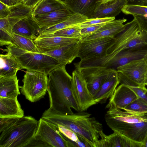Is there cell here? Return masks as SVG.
I'll list each match as a JSON object with an SVG mask.
<instances>
[{"instance_id":"cell-1","label":"cell","mask_w":147,"mask_h":147,"mask_svg":"<svg viewBox=\"0 0 147 147\" xmlns=\"http://www.w3.org/2000/svg\"><path fill=\"white\" fill-rule=\"evenodd\" d=\"M41 118L55 125L69 129L90 147H98L100 133L103 130L102 125L90 114L79 111L71 114H60L49 108L43 112Z\"/></svg>"},{"instance_id":"cell-2","label":"cell","mask_w":147,"mask_h":147,"mask_svg":"<svg viewBox=\"0 0 147 147\" xmlns=\"http://www.w3.org/2000/svg\"><path fill=\"white\" fill-rule=\"evenodd\" d=\"M65 65H61L49 74L47 92L49 108L60 114H71L73 109L80 111L72 89V76L67 72Z\"/></svg>"},{"instance_id":"cell-3","label":"cell","mask_w":147,"mask_h":147,"mask_svg":"<svg viewBox=\"0 0 147 147\" xmlns=\"http://www.w3.org/2000/svg\"><path fill=\"white\" fill-rule=\"evenodd\" d=\"M125 24L123 29L115 36L113 45L108 49L107 55L102 57L84 60L83 67H105L118 54L124 50L147 44V33L140 26L136 16Z\"/></svg>"},{"instance_id":"cell-4","label":"cell","mask_w":147,"mask_h":147,"mask_svg":"<svg viewBox=\"0 0 147 147\" xmlns=\"http://www.w3.org/2000/svg\"><path fill=\"white\" fill-rule=\"evenodd\" d=\"M38 123L31 116L19 118L0 133V147H27L34 137Z\"/></svg>"},{"instance_id":"cell-5","label":"cell","mask_w":147,"mask_h":147,"mask_svg":"<svg viewBox=\"0 0 147 147\" xmlns=\"http://www.w3.org/2000/svg\"><path fill=\"white\" fill-rule=\"evenodd\" d=\"M6 48L5 51L14 56L21 69L39 72L47 75L61 65L56 59L45 53L28 51L11 44Z\"/></svg>"},{"instance_id":"cell-6","label":"cell","mask_w":147,"mask_h":147,"mask_svg":"<svg viewBox=\"0 0 147 147\" xmlns=\"http://www.w3.org/2000/svg\"><path fill=\"white\" fill-rule=\"evenodd\" d=\"M23 85L20 86L22 94L31 102L43 98L47 89V75L42 73L27 70L22 80Z\"/></svg>"},{"instance_id":"cell-7","label":"cell","mask_w":147,"mask_h":147,"mask_svg":"<svg viewBox=\"0 0 147 147\" xmlns=\"http://www.w3.org/2000/svg\"><path fill=\"white\" fill-rule=\"evenodd\" d=\"M115 39V37H109L80 41L78 57L82 61L105 56Z\"/></svg>"},{"instance_id":"cell-8","label":"cell","mask_w":147,"mask_h":147,"mask_svg":"<svg viewBox=\"0 0 147 147\" xmlns=\"http://www.w3.org/2000/svg\"><path fill=\"white\" fill-rule=\"evenodd\" d=\"M34 138L43 142L47 147H69L68 142L56 125L41 117L38 121Z\"/></svg>"},{"instance_id":"cell-9","label":"cell","mask_w":147,"mask_h":147,"mask_svg":"<svg viewBox=\"0 0 147 147\" xmlns=\"http://www.w3.org/2000/svg\"><path fill=\"white\" fill-rule=\"evenodd\" d=\"M72 89L80 111H85L97 103L89 92L86 81L82 74L75 69L72 73Z\"/></svg>"},{"instance_id":"cell-10","label":"cell","mask_w":147,"mask_h":147,"mask_svg":"<svg viewBox=\"0 0 147 147\" xmlns=\"http://www.w3.org/2000/svg\"><path fill=\"white\" fill-rule=\"evenodd\" d=\"M82 76L88 89L94 97L109 73L113 69L105 67L95 66L76 67Z\"/></svg>"},{"instance_id":"cell-11","label":"cell","mask_w":147,"mask_h":147,"mask_svg":"<svg viewBox=\"0 0 147 147\" xmlns=\"http://www.w3.org/2000/svg\"><path fill=\"white\" fill-rule=\"evenodd\" d=\"M107 124L113 131L144 145L147 137V122L134 123H111Z\"/></svg>"},{"instance_id":"cell-12","label":"cell","mask_w":147,"mask_h":147,"mask_svg":"<svg viewBox=\"0 0 147 147\" xmlns=\"http://www.w3.org/2000/svg\"><path fill=\"white\" fill-rule=\"evenodd\" d=\"M105 118L107 124L111 123H134L147 122V112L120 109L116 107L109 108Z\"/></svg>"},{"instance_id":"cell-13","label":"cell","mask_w":147,"mask_h":147,"mask_svg":"<svg viewBox=\"0 0 147 147\" xmlns=\"http://www.w3.org/2000/svg\"><path fill=\"white\" fill-rule=\"evenodd\" d=\"M147 60V44L124 50L118 54L105 67L117 70V68L130 61Z\"/></svg>"},{"instance_id":"cell-14","label":"cell","mask_w":147,"mask_h":147,"mask_svg":"<svg viewBox=\"0 0 147 147\" xmlns=\"http://www.w3.org/2000/svg\"><path fill=\"white\" fill-rule=\"evenodd\" d=\"M11 13L6 17L0 19V30L9 35L15 25L22 19L32 15L33 8L23 3L10 6Z\"/></svg>"},{"instance_id":"cell-15","label":"cell","mask_w":147,"mask_h":147,"mask_svg":"<svg viewBox=\"0 0 147 147\" xmlns=\"http://www.w3.org/2000/svg\"><path fill=\"white\" fill-rule=\"evenodd\" d=\"M146 60L142 59L130 61L118 67L117 69L137 84L145 86Z\"/></svg>"},{"instance_id":"cell-16","label":"cell","mask_w":147,"mask_h":147,"mask_svg":"<svg viewBox=\"0 0 147 147\" xmlns=\"http://www.w3.org/2000/svg\"><path fill=\"white\" fill-rule=\"evenodd\" d=\"M135 92L127 86L120 84L117 87L110 98L106 108L116 107L119 109L125 108L138 98Z\"/></svg>"},{"instance_id":"cell-17","label":"cell","mask_w":147,"mask_h":147,"mask_svg":"<svg viewBox=\"0 0 147 147\" xmlns=\"http://www.w3.org/2000/svg\"><path fill=\"white\" fill-rule=\"evenodd\" d=\"M74 13L66 8L45 14L32 17L40 28V30H41L64 21Z\"/></svg>"},{"instance_id":"cell-18","label":"cell","mask_w":147,"mask_h":147,"mask_svg":"<svg viewBox=\"0 0 147 147\" xmlns=\"http://www.w3.org/2000/svg\"><path fill=\"white\" fill-rule=\"evenodd\" d=\"M33 41L39 53H44L66 45L78 42L80 40L63 37L51 36L42 38L37 36Z\"/></svg>"},{"instance_id":"cell-19","label":"cell","mask_w":147,"mask_h":147,"mask_svg":"<svg viewBox=\"0 0 147 147\" xmlns=\"http://www.w3.org/2000/svg\"><path fill=\"white\" fill-rule=\"evenodd\" d=\"M124 18L113 20L106 23L94 33L83 36L81 41H84L99 38L115 37L124 28L127 21Z\"/></svg>"},{"instance_id":"cell-20","label":"cell","mask_w":147,"mask_h":147,"mask_svg":"<svg viewBox=\"0 0 147 147\" xmlns=\"http://www.w3.org/2000/svg\"><path fill=\"white\" fill-rule=\"evenodd\" d=\"M119 84L118 72L113 69L109 73L98 91L93 97L94 99L97 103H105L113 95Z\"/></svg>"},{"instance_id":"cell-21","label":"cell","mask_w":147,"mask_h":147,"mask_svg":"<svg viewBox=\"0 0 147 147\" xmlns=\"http://www.w3.org/2000/svg\"><path fill=\"white\" fill-rule=\"evenodd\" d=\"M66 7L74 13H79L91 19L101 0H65Z\"/></svg>"},{"instance_id":"cell-22","label":"cell","mask_w":147,"mask_h":147,"mask_svg":"<svg viewBox=\"0 0 147 147\" xmlns=\"http://www.w3.org/2000/svg\"><path fill=\"white\" fill-rule=\"evenodd\" d=\"M80 41L44 53L56 59L61 65H66L71 63L76 58L78 57Z\"/></svg>"},{"instance_id":"cell-23","label":"cell","mask_w":147,"mask_h":147,"mask_svg":"<svg viewBox=\"0 0 147 147\" xmlns=\"http://www.w3.org/2000/svg\"><path fill=\"white\" fill-rule=\"evenodd\" d=\"M128 4V0H113L101 3L95 10L92 18L115 17Z\"/></svg>"},{"instance_id":"cell-24","label":"cell","mask_w":147,"mask_h":147,"mask_svg":"<svg viewBox=\"0 0 147 147\" xmlns=\"http://www.w3.org/2000/svg\"><path fill=\"white\" fill-rule=\"evenodd\" d=\"M40 30L32 15L17 22L13 27L12 32L34 40L37 37L36 33H39Z\"/></svg>"},{"instance_id":"cell-25","label":"cell","mask_w":147,"mask_h":147,"mask_svg":"<svg viewBox=\"0 0 147 147\" xmlns=\"http://www.w3.org/2000/svg\"><path fill=\"white\" fill-rule=\"evenodd\" d=\"M24 111L17 98L0 97V118H21Z\"/></svg>"},{"instance_id":"cell-26","label":"cell","mask_w":147,"mask_h":147,"mask_svg":"<svg viewBox=\"0 0 147 147\" xmlns=\"http://www.w3.org/2000/svg\"><path fill=\"white\" fill-rule=\"evenodd\" d=\"M0 78L14 76L21 69L20 65L13 55L9 52L0 55Z\"/></svg>"},{"instance_id":"cell-27","label":"cell","mask_w":147,"mask_h":147,"mask_svg":"<svg viewBox=\"0 0 147 147\" xmlns=\"http://www.w3.org/2000/svg\"><path fill=\"white\" fill-rule=\"evenodd\" d=\"M17 76L0 78V97L17 98L20 94Z\"/></svg>"},{"instance_id":"cell-28","label":"cell","mask_w":147,"mask_h":147,"mask_svg":"<svg viewBox=\"0 0 147 147\" xmlns=\"http://www.w3.org/2000/svg\"><path fill=\"white\" fill-rule=\"evenodd\" d=\"M88 18L79 13H75L64 21L46 29L40 30L38 37L51 34L69 27L77 25L85 21Z\"/></svg>"},{"instance_id":"cell-29","label":"cell","mask_w":147,"mask_h":147,"mask_svg":"<svg viewBox=\"0 0 147 147\" xmlns=\"http://www.w3.org/2000/svg\"><path fill=\"white\" fill-rule=\"evenodd\" d=\"M67 8L59 0H41L33 8L32 16L44 14Z\"/></svg>"},{"instance_id":"cell-30","label":"cell","mask_w":147,"mask_h":147,"mask_svg":"<svg viewBox=\"0 0 147 147\" xmlns=\"http://www.w3.org/2000/svg\"><path fill=\"white\" fill-rule=\"evenodd\" d=\"M114 132L109 135H107L103 130L100 133L101 138L99 140L98 147H124L123 138L119 133Z\"/></svg>"},{"instance_id":"cell-31","label":"cell","mask_w":147,"mask_h":147,"mask_svg":"<svg viewBox=\"0 0 147 147\" xmlns=\"http://www.w3.org/2000/svg\"><path fill=\"white\" fill-rule=\"evenodd\" d=\"M11 45L26 51L39 53L33 40L23 36L12 34Z\"/></svg>"},{"instance_id":"cell-32","label":"cell","mask_w":147,"mask_h":147,"mask_svg":"<svg viewBox=\"0 0 147 147\" xmlns=\"http://www.w3.org/2000/svg\"><path fill=\"white\" fill-rule=\"evenodd\" d=\"M81 28L78 24L57 31L47 35L38 37L39 38L51 36H57L78 39L81 40L83 36L81 32Z\"/></svg>"},{"instance_id":"cell-33","label":"cell","mask_w":147,"mask_h":147,"mask_svg":"<svg viewBox=\"0 0 147 147\" xmlns=\"http://www.w3.org/2000/svg\"><path fill=\"white\" fill-rule=\"evenodd\" d=\"M121 11L126 15L144 16H147V6L128 4L123 7Z\"/></svg>"},{"instance_id":"cell-34","label":"cell","mask_w":147,"mask_h":147,"mask_svg":"<svg viewBox=\"0 0 147 147\" xmlns=\"http://www.w3.org/2000/svg\"><path fill=\"white\" fill-rule=\"evenodd\" d=\"M55 125L59 131L65 138L76 142L78 144L79 147L88 146V145L85 142L80 140L77 135L71 130L61 125Z\"/></svg>"},{"instance_id":"cell-35","label":"cell","mask_w":147,"mask_h":147,"mask_svg":"<svg viewBox=\"0 0 147 147\" xmlns=\"http://www.w3.org/2000/svg\"><path fill=\"white\" fill-rule=\"evenodd\" d=\"M115 19V17L87 19L85 21L78 25L81 28L86 26L108 22Z\"/></svg>"},{"instance_id":"cell-36","label":"cell","mask_w":147,"mask_h":147,"mask_svg":"<svg viewBox=\"0 0 147 147\" xmlns=\"http://www.w3.org/2000/svg\"><path fill=\"white\" fill-rule=\"evenodd\" d=\"M127 86L135 92L139 98L147 103V88L145 86Z\"/></svg>"},{"instance_id":"cell-37","label":"cell","mask_w":147,"mask_h":147,"mask_svg":"<svg viewBox=\"0 0 147 147\" xmlns=\"http://www.w3.org/2000/svg\"><path fill=\"white\" fill-rule=\"evenodd\" d=\"M105 23L90 25L81 28V33L83 36L92 34L96 31Z\"/></svg>"},{"instance_id":"cell-38","label":"cell","mask_w":147,"mask_h":147,"mask_svg":"<svg viewBox=\"0 0 147 147\" xmlns=\"http://www.w3.org/2000/svg\"><path fill=\"white\" fill-rule=\"evenodd\" d=\"M118 78L120 84H123L128 86H138L140 85L121 73L118 72Z\"/></svg>"},{"instance_id":"cell-39","label":"cell","mask_w":147,"mask_h":147,"mask_svg":"<svg viewBox=\"0 0 147 147\" xmlns=\"http://www.w3.org/2000/svg\"><path fill=\"white\" fill-rule=\"evenodd\" d=\"M20 118H0V133Z\"/></svg>"},{"instance_id":"cell-40","label":"cell","mask_w":147,"mask_h":147,"mask_svg":"<svg viewBox=\"0 0 147 147\" xmlns=\"http://www.w3.org/2000/svg\"><path fill=\"white\" fill-rule=\"evenodd\" d=\"M10 7L0 1V19L5 18L10 14Z\"/></svg>"},{"instance_id":"cell-41","label":"cell","mask_w":147,"mask_h":147,"mask_svg":"<svg viewBox=\"0 0 147 147\" xmlns=\"http://www.w3.org/2000/svg\"><path fill=\"white\" fill-rule=\"evenodd\" d=\"M135 16L136 17L141 28L147 33V16Z\"/></svg>"},{"instance_id":"cell-42","label":"cell","mask_w":147,"mask_h":147,"mask_svg":"<svg viewBox=\"0 0 147 147\" xmlns=\"http://www.w3.org/2000/svg\"><path fill=\"white\" fill-rule=\"evenodd\" d=\"M0 1L9 6H13L23 3L22 0H0Z\"/></svg>"},{"instance_id":"cell-43","label":"cell","mask_w":147,"mask_h":147,"mask_svg":"<svg viewBox=\"0 0 147 147\" xmlns=\"http://www.w3.org/2000/svg\"><path fill=\"white\" fill-rule=\"evenodd\" d=\"M41 0H22L24 4L34 8Z\"/></svg>"},{"instance_id":"cell-44","label":"cell","mask_w":147,"mask_h":147,"mask_svg":"<svg viewBox=\"0 0 147 147\" xmlns=\"http://www.w3.org/2000/svg\"><path fill=\"white\" fill-rule=\"evenodd\" d=\"M128 4L147 6V0H128Z\"/></svg>"},{"instance_id":"cell-45","label":"cell","mask_w":147,"mask_h":147,"mask_svg":"<svg viewBox=\"0 0 147 147\" xmlns=\"http://www.w3.org/2000/svg\"><path fill=\"white\" fill-rule=\"evenodd\" d=\"M146 69L145 81V85L147 86V60H146Z\"/></svg>"},{"instance_id":"cell-46","label":"cell","mask_w":147,"mask_h":147,"mask_svg":"<svg viewBox=\"0 0 147 147\" xmlns=\"http://www.w3.org/2000/svg\"><path fill=\"white\" fill-rule=\"evenodd\" d=\"M143 147H147V137L144 143Z\"/></svg>"},{"instance_id":"cell-47","label":"cell","mask_w":147,"mask_h":147,"mask_svg":"<svg viewBox=\"0 0 147 147\" xmlns=\"http://www.w3.org/2000/svg\"><path fill=\"white\" fill-rule=\"evenodd\" d=\"M113 0H101L102 1V3H105L110 1H111Z\"/></svg>"},{"instance_id":"cell-48","label":"cell","mask_w":147,"mask_h":147,"mask_svg":"<svg viewBox=\"0 0 147 147\" xmlns=\"http://www.w3.org/2000/svg\"><path fill=\"white\" fill-rule=\"evenodd\" d=\"M60 0V1H61L63 2V1H64L65 0Z\"/></svg>"}]
</instances>
